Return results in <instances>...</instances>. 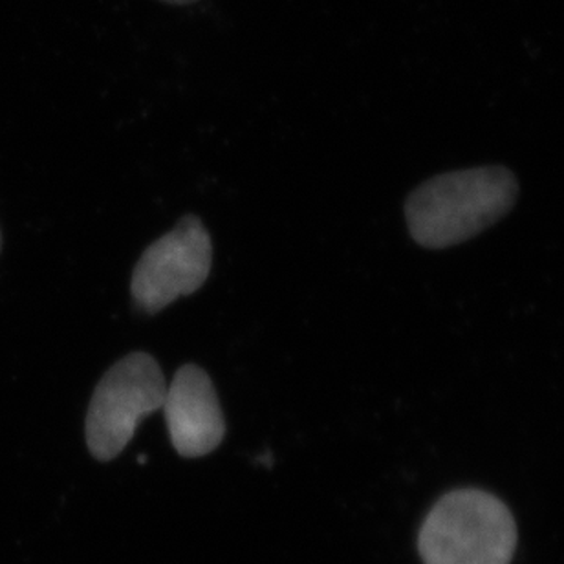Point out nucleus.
Listing matches in <instances>:
<instances>
[{"mask_svg": "<svg viewBox=\"0 0 564 564\" xmlns=\"http://www.w3.org/2000/svg\"><path fill=\"white\" fill-rule=\"evenodd\" d=\"M517 528L502 500L480 489L451 491L420 530L425 564H510Z\"/></svg>", "mask_w": 564, "mask_h": 564, "instance_id": "obj_2", "label": "nucleus"}, {"mask_svg": "<svg viewBox=\"0 0 564 564\" xmlns=\"http://www.w3.org/2000/svg\"><path fill=\"white\" fill-rule=\"evenodd\" d=\"M171 444L185 458L206 456L226 436L223 408L212 378L198 365H184L167 386L162 408Z\"/></svg>", "mask_w": 564, "mask_h": 564, "instance_id": "obj_5", "label": "nucleus"}, {"mask_svg": "<svg viewBox=\"0 0 564 564\" xmlns=\"http://www.w3.org/2000/svg\"><path fill=\"white\" fill-rule=\"evenodd\" d=\"M519 185L505 167L440 174L414 189L405 204L416 245L444 250L477 237L510 212Z\"/></svg>", "mask_w": 564, "mask_h": 564, "instance_id": "obj_1", "label": "nucleus"}, {"mask_svg": "<svg viewBox=\"0 0 564 564\" xmlns=\"http://www.w3.org/2000/svg\"><path fill=\"white\" fill-rule=\"evenodd\" d=\"M0 246H2V237H0Z\"/></svg>", "mask_w": 564, "mask_h": 564, "instance_id": "obj_7", "label": "nucleus"}, {"mask_svg": "<svg viewBox=\"0 0 564 564\" xmlns=\"http://www.w3.org/2000/svg\"><path fill=\"white\" fill-rule=\"evenodd\" d=\"M212 237L195 215H187L169 234L152 242L132 273L138 308L156 314L182 295L195 293L209 278Z\"/></svg>", "mask_w": 564, "mask_h": 564, "instance_id": "obj_4", "label": "nucleus"}, {"mask_svg": "<svg viewBox=\"0 0 564 564\" xmlns=\"http://www.w3.org/2000/svg\"><path fill=\"white\" fill-rule=\"evenodd\" d=\"M167 383L156 359L132 352L112 365L88 408L87 445L94 458L110 462L126 449L141 420L163 408Z\"/></svg>", "mask_w": 564, "mask_h": 564, "instance_id": "obj_3", "label": "nucleus"}, {"mask_svg": "<svg viewBox=\"0 0 564 564\" xmlns=\"http://www.w3.org/2000/svg\"><path fill=\"white\" fill-rule=\"evenodd\" d=\"M169 2H178V4H184V2H191V0H169Z\"/></svg>", "mask_w": 564, "mask_h": 564, "instance_id": "obj_6", "label": "nucleus"}]
</instances>
